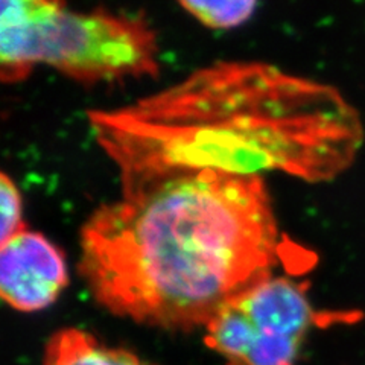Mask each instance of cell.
<instances>
[{"instance_id":"1","label":"cell","mask_w":365,"mask_h":365,"mask_svg":"<svg viewBox=\"0 0 365 365\" xmlns=\"http://www.w3.org/2000/svg\"><path fill=\"white\" fill-rule=\"evenodd\" d=\"M87 118L119 170L122 195L197 173L330 181L355 162L365 134L335 87L257 61L215 63Z\"/></svg>"},{"instance_id":"2","label":"cell","mask_w":365,"mask_h":365,"mask_svg":"<svg viewBox=\"0 0 365 365\" xmlns=\"http://www.w3.org/2000/svg\"><path fill=\"white\" fill-rule=\"evenodd\" d=\"M279 256L264 178L197 173L98 207L81 230L79 272L111 314L190 329L271 277Z\"/></svg>"},{"instance_id":"3","label":"cell","mask_w":365,"mask_h":365,"mask_svg":"<svg viewBox=\"0 0 365 365\" xmlns=\"http://www.w3.org/2000/svg\"><path fill=\"white\" fill-rule=\"evenodd\" d=\"M158 44L142 17L66 6L28 26L0 29V75L20 83L37 64L84 84L153 76Z\"/></svg>"},{"instance_id":"4","label":"cell","mask_w":365,"mask_h":365,"mask_svg":"<svg viewBox=\"0 0 365 365\" xmlns=\"http://www.w3.org/2000/svg\"><path fill=\"white\" fill-rule=\"evenodd\" d=\"M315 319L304 284L271 276L228 300L204 341L227 365H295Z\"/></svg>"},{"instance_id":"5","label":"cell","mask_w":365,"mask_h":365,"mask_svg":"<svg viewBox=\"0 0 365 365\" xmlns=\"http://www.w3.org/2000/svg\"><path fill=\"white\" fill-rule=\"evenodd\" d=\"M68 282L66 259L41 233L23 230L0 250V294L20 312L46 309Z\"/></svg>"},{"instance_id":"6","label":"cell","mask_w":365,"mask_h":365,"mask_svg":"<svg viewBox=\"0 0 365 365\" xmlns=\"http://www.w3.org/2000/svg\"><path fill=\"white\" fill-rule=\"evenodd\" d=\"M44 365H151L123 349L110 347L79 329H63L48 342Z\"/></svg>"},{"instance_id":"7","label":"cell","mask_w":365,"mask_h":365,"mask_svg":"<svg viewBox=\"0 0 365 365\" xmlns=\"http://www.w3.org/2000/svg\"><path fill=\"white\" fill-rule=\"evenodd\" d=\"M190 16L213 29H232L253 16L257 0H178Z\"/></svg>"},{"instance_id":"8","label":"cell","mask_w":365,"mask_h":365,"mask_svg":"<svg viewBox=\"0 0 365 365\" xmlns=\"http://www.w3.org/2000/svg\"><path fill=\"white\" fill-rule=\"evenodd\" d=\"M0 205H2V216H0V220H2V225H0L2 237H0V244H4L8 239L26 230L21 216V193L17 189L16 182L5 173H2V177H0Z\"/></svg>"}]
</instances>
